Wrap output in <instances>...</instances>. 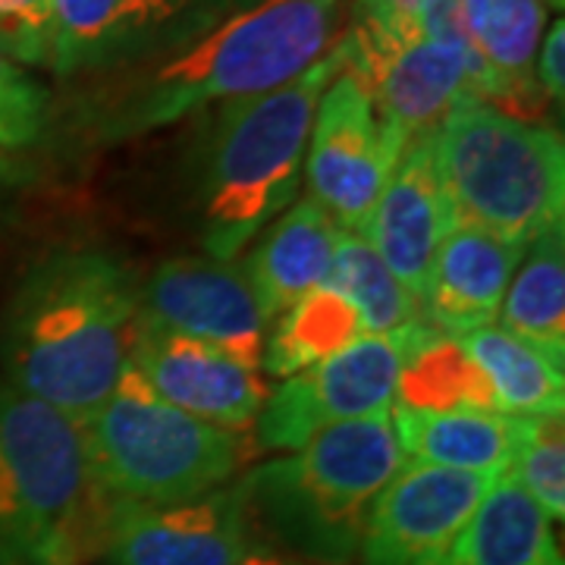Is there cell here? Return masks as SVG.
I'll return each instance as SVG.
<instances>
[{
	"label": "cell",
	"mask_w": 565,
	"mask_h": 565,
	"mask_svg": "<svg viewBox=\"0 0 565 565\" xmlns=\"http://www.w3.org/2000/svg\"><path fill=\"white\" fill-rule=\"evenodd\" d=\"M255 531L236 484L180 503H117L104 537L107 565H239Z\"/></svg>",
	"instance_id": "obj_11"
},
{
	"label": "cell",
	"mask_w": 565,
	"mask_h": 565,
	"mask_svg": "<svg viewBox=\"0 0 565 565\" xmlns=\"http://www.w3.org/2000/svg\"><path fill=\"white\" fill-rule=\"evenodd\" d=\"M459 343L481 367L503 415H563V367L541 355L534 345L522 343L497 323L462 333Z\"/></svg>",
	"instance_id": "obj_24"
},
{
	"label": "cell",
	"mask_w": 565,
	"mask_h": 565,
	"mask_svg": "<svg viewBox=\"0 0 565 565\" xmlns=\"http://www.w3.org/2000/svg\"><path fill=\"white\" fill-rule=\"evenodd\" d=\"M500 327L534 345L563 367L565 362V226H553L527 245L500 305Z\"/></svg>",
	"instance_id": "obj_22"
},
{
	"label": "cell",
	"mask_w": 565,
	"mask_h": 565,
	"mask_svg": "<svg viewBox=\"0 0 565 565\" xmlns=\"http://www.w3.org/2000/svg\"><path fill=\"white\" fill-rule=\"evenodd\" d=\"M396 161L399 151L386 139L364 88L343 66L323 88L308 136L305 180L311 199L323 204L345 233L362 236Z\"/></svg>",
	"instance_id": "obj_10"
},
{
	"label": "cell",
	"mask_w": 565,
	"mask_h": 565,
	"mask_svg": "<svg viewBox=\"0 0 565 565\" xmlns=\"http://www.w3.org/2000/svg\"><path fill=\"white\" fill-rule=\"evenodd\" d=\"M239 565H308V563H299V559H292V556H286V553L252 550V553H248V556H245Z\"/></svg>",
	"instance_id": "obj_33"
},
{
	"label": "cell",
	"mask_w": 565,
	"mask_h": 565,
	"mask_svg": "<svg viewBox=\"0 0 565 565\" xmlns=\"http://www.w3.org/2000/svg\"><path fill=\"white\" fill-rule=\"evenodd\" d=\"M340 233L343 226L308 195L296 199L255 236V248L243 270L267 323L327 282Z\"/></svg>",
	"instance_id": "obj_19"
},
{
	"label": "cell",
	"mask_w": 565,
	"mask_h": 565,
	"mask_svg": "<svg viewBox=\"0 0 565 565\" xmlns=\"http://www.w3.org/2000/svg\"><path fill=\"white\" fill-rule=\"evenodd\" d=\"M452 230L456 223L434 167L430 136H422L393 163L362 236L381 255L390 274L415 299H422L434 255Z\"/></svg>",
	"instance_id": "obj_16"
},
{
	"label": "cell",
	"mask_w": 565,
	"mask_h": 565,
	"mask_svg": "<svg viewBox=\"0 0 565 565\" xmlns=\"http://www.w3.org/2000/svg\"><path fill=\"white\" fill-rule=\"evenodd\" d=\"M444 565H565L553 522L505 468L487 487Z\"/></svg>",
	"instance_id": "obj_21"
},
{
	"label": "cell",
	"mask_w": 565,
	"mask_h": 565,
	"mask_svg": "<svg viewBox=\"0 0 565 565\" xmlns=\"http://www.w3.org/2000/svg\"><path fill=\"white\" fill-rule=\"evenodd\" d=\"M509 471L534 503L563 522L565 515V430L563 415H522Z\"/></svg>",
	"instance_id": "obj_27"
},
{
	"label": "cell",
	"mask_w": 565,
	"mask_h": 565,
	"mask_svg": "<svg viewBox=\"0 0 565 565\" xmlns=\"http://www.w3.org/2000/svg\"><path fill=\"white\" fill-rule=\"evenodd\" d=\"M403 465L390 412H381L323 427L292 456L248 471L236 487L255 541L267 537L299 563L349 565L359 559L371 505Z\"/></svg>",
	"instance_id": "obj_4"
},
{
	"label": "cell",
	"mask_w": 565,
	"mask_h": 565,
	"mask_svg": "<svg viewBox=\"0 0 565 565\" xmlns=\"http://www.w3.org/2000/svg\"><path fill=\"white\" fill-rule=\"evenodd\" d=\"M117 500L92 465L85 430L54 405L0 384V565L102 559Z\"/></svg>",
	"instance_id": "obj_3"
},
{
	"label": "cell",
	"mask_w": 565,
	"mask_h": 565,
	"mask_svg": "<svg viewBox=\"0 0 565 565\" xmlns=\"http://www.w3.org/2000/svg\"><path fill=\"white\" fill-rule=\"evenodd\" d=\"M430 333L434 327L424 321L393 333H364L343 352L286 377L274 393H267L252 427V444L296 452L323 427L390 412L408 355Z\"/></svg>",
	"instance_id": "obj_9"
},
{
	"label": "cell",
	"mask_w": 565,
	"mask_h": 565,
	"mask_svg": "<svg viewBox=\"0 0 565 565\" xmlns=\"http://www.w3.org/2000/svg\"><path fill=\"white\" fill-rule=\"evenodd\" d=\"M343 0H258L177 44L154 66L126 76L92 117L104 141L136 139L211 104L270 92L333 44Z\"/></svg>",
	"instance_id": "obj_2"
},
{
	"label": "cell",
	"mask_w": 565,
	"mask_h": 565,
	"mask_svg": "<svg viewBox=\"0 0 565 565\" xmlns=\"http://www.w3.org/2000/svg\"><path fill=\"white\" fill-rule=\"evenodd\" d=\"M343 39L345 73L364 88L399 154L459 104L478 102V63L465 44L456 0H434L418 32L384 35L355 22Z\"/></svg>",
	"instance_id": "obj_8"
},
{
	"label": "cell",
	"mask_w": 565,
	"mask_h": 565,
	"mask_svg": "<svg viewBox=\"0 0 565 565\" xmlns=\"http://www.w3.org/2000/svg\"><path fill=\"white\" fill-rule=\"evenodd\" d=\"M490 484V475L403 465L367 512L359 559L362 565H444Z\"/></svg>",
	"instance_id": "obj_13"
},
{
	"label": "cell",
	"mask_w": 565,
	"mask_h": 565,
	"mask_svg": "<svg viewBox=\"0 0 565 565\" xmlns=\"http://www.w3.org/2000/svg\"><path fill=\"white\" fill-rule=\"evenodd\" d=\"M362 337L364 323L359 308L349 302L343 292L321 286L292 308H286L280 318L267 327L262 371L286 381L343 352L345 345H352Z\"/></svg>",
	"instance_id": "obj_23"
},
{
	"label": "cell",
	"mask_w": 565,
	"mask_h": 565,
	"mask_svg": "<svg viewBox=\"0 0 565 565\" xmlns=\"http://www.w3.org/2000/svg\"><path fill=\"white\" fill-rule=\"evenodd\" d=\"M185 3H192L195 10H202L207 17H214V20H223V17H230L236 10H245V7H252L258 0H185Z\"/></svg>",
	"instance_id": "obj_32"
},
{
	"label": "cell",
	"mask_w": 565,
	"mask_h": 565,
	"mask_svg": "<svg viewBox=\"0 0 565 565\" xmlns=\"http://www.w3.org/2000/svg\"><path fill=\"white\" fill-rule=\"evenodd\" d=\"M559 3H563V0H556V7H559Z\"/></svg>",
	"instance_id": "obj_35"
},
{
	"label": "cell",
	"mask_w": 565,
	"mask_h": 565,
	"mask_svg": "<svg viewBox=\"0 0 565 565\" xmlns=\"http://www.w3.org/2000/svg\"><path fill=\"white\" fill-rule=\"evenodd\" d=\"M430 151L456 226L527 248L563 223V136L544 122L471 98L430 132Z\"/></svg>",
	"instance_id": "obj_6"
},
{
	"label": "cell",
	"mask_w": 565,
	"mask_h": 565,
	"mask_svg": "<svg viewBox=\"0 0 565 565\" xmlns=\"http://www.w3.org/2000/svg\"><path fill=\"white\" fill-rule=\"evenodd\" d=\"M393 405L424 412H500L493 390L459 337L437 330L408 355Z\"/></svg>",
	"instance_id": "obj_25"
},
{
	"label": "cell",
	"mask_w": 565,
	"mask_h": 565,
	"mask_svg": "<svg viewBox=\"0 0 565 565\" xmlns=\"http://www.w3.org/2000/svg\"><path fill=\"white\" fill-rule=\"evenodd\" d=\"M141 280L102 248H61L17 289L3 333L7 384L85 424L129 364Z\"/></svg>",
	"instance_id": "obj_1"
},
{
	"label": "cell",
	"mask_w": 565,
	"mask_h": 565,
	"mask_svg": "<svg viewBox=\"0 0 565 565\" xmlns=\"http://www.w3.org/2000/svg\"><path fill=\"white\" fill-rule=\"evenodd\" d=\"M522 245L456 226L437 248L422 289V321L444 337H462L500 318L505 286L522 262Z\"/></svg>",
	"instance_id": "obj_18"
},
{
	"label": "cell",
	"mask_w": 565,
	"mask_h": 565,
	"mask_svg": "<svg viewBox=\"0 0 565 565\" xmlns=\"http://www.w3.org/2000/svg\"><path fill=\"white\" fill-rule=\"evenodd\" d=\"M405 465H434L497 478L512 465L522 415L503 412H424L390 405Z\"/></svg>",
	"instance_id": "obj_20"
},
{
	"label": "cell",
	"mask_w": 565,
	"mask_h": 565,
	"mask_svg": "<svg viewBox=\"0 0 565 565\" xmlns=\"http://www.w3.org/2000/svg\"><path fill=\"white\" fill-rule=\"evenodd\" d=\"M563 57H565V22L556 20L544 32V39H541V63H537V70H534L537 85H541V92L546 95V102L563 104V95H565Z\"/></svg>",
	"instance_id": "obj_31"
},
{
	"label": "cell",
	"mask_w": 565,
	"mask_h": 565,
	"mask_svg": "<svg viewBox=\"0 0 565 565\" xmlns=\"http://www.w3.org/2000/svg\"><path fill=\"white\" fill-rule=\"evenodd\" d=\"M129 364L180 412L243 437L255 427L270 393L258 367L236 362L202 340L141 321Z\"/></svg>",
	"instance_id": "obj_14"
},
{
	"label": "cell",
	"mask_w": 565,
	"mask_h": 565,
	"mask_svg": "<svg viewBox=\"0 0 565 565\" xmlns=\"http://www.w3.org/2000/svg\"><path fill=\"white\" fill-rule=\"evenodd\" d=\"M345 39L299 76L255 98L223 104L204 151L202 245L236 262L274 217L299 199L305 151L323 88L343 73Z\"/></svg>",
	"instance_id": "obj_5"
},
{
	"label": "cell",
	"mask_w": 565,
	"mask_h": 565,
	"mask_svg": "<svg viewBox=\"0 0 565 565\" xmlns=\"http://www.w3.org/2000/svg\"><path fill=\"white\" fill-rule=\"evenodd\" d=\"M434 0H359V25L384 35H408L422 29Z\"/></svg>",
	"instance_id": "obj_30"
},
{
	"label": "cell",
	"mask_w": 565,
	"mask_h": 565,
	"mask_svg": "<svg viewBox=\"0 0 565 565\" xmlns=\"http://www.w3.org/2000/svg\"><path fill=\"white\" fill-rule=\"evenodd\" d=\"M141 323L182 333L262 371L267 318L243 267L214 258H170L141 282Z\"/></svg>",
	"instance_id": "obj_12"
},
{
	"label": "cell",
	"mask_w": 565,
	"mask_h": 565,
	"mask_svg": "<svg viewBox=\"0 0 565 565\" xmlns=\"http://www.w3.org/2000/svg\"><path fill=\"white\" fill-rule=\"evenodd\" d=\"M47 129V92L20 63L0 54V148H32Z\"/></svg>",
	"instance_id": "obj_28"
},
{
	"label": "cell",
	"mask_w": 565,
	"mask_h": 565,
	"mask_svg": "<svg viewBox=\"0 0 565 565\" xmlns=\"http://www.w3.org/2000/svg\"><path fill=\"white\" fill-rule=\"evenodd\" d=\"M0 54L13 63L54 70V3L0 0Z\"/></svg>",
	"instance_id": "obj_29"
},
{
	"label": "cell",
	"mask_w": 565,
	"mask_h": 565,
	"mask_svg": "<svg viewBox=\"0 0 565 565\" xmlns=\"http://www.w3.org/2000/svg\"><path fill=\"white\" fill-rule=\"evenodd\" d=\"M3 173H7V163L0 161V177H3Z\"/></svg>",
	"instance_id": "obj_34"
},
{
	"label": "cell",
	"mask_w": 565,
	"mask_h": 565,
	"mask_svg": "<svg viewBox=\"0 0 565 565\" xmlns=\"http://www.w3.org/2000/svg\"><path fill=\"white\" fill-rule=\"evenodd\" d=\"M323 286L343 292L359 308L364 333H393L422 323V305L390 274L381 255L359 233H340L337 258Z\"/></svg>",
	"instance_id": "obj_26"
},
{
	"label": "cell",
	"mask_w": 565,
	"mask_h": 565,
	"mask_svg": "<svg viewBox=\"0 0 565 565\" xmlns=\"http://www.w3.org/2000/svg\"><path fill=\"white\" fill-rule=\"evenodd\" d=\"M82 430L104 490L117 503L195 500L230 484L248 456V437L180 412L132 364Z\"/></svg>",
	"instance_id": "obj_7"
},
{
	"label": "cell",
	"mask_w": 565,
	"mask_h": 565,
	"mask_svg": "<svg viewBox=\"0 0 565 565\" xmlns=\"http://www.w3.org/2000/svg\"><path fill=\"white\" fill-rule=\"evenodd\" d=\"M54 73L73 76L177 47L214 25L185 0H51Z\"/></svg>",
	"instance_id": "obj_15"
},
{
	"label": "cell",
	"mask_w": 565,
	"mask_h": 565,
	"mask_svg": "<svg viewBox=\"0 0 565 565\" xmlns=\"http://www.w3.org/2000/svg\"><path fill=\"white\" fill-rule=\"evenodd\" d=\"M456 13L478 63V102L519 120H541L550 102L534 57L546 32V0H456Z\"/></svg>",
	"instance_id": "obj_17"
}]
</instances>
